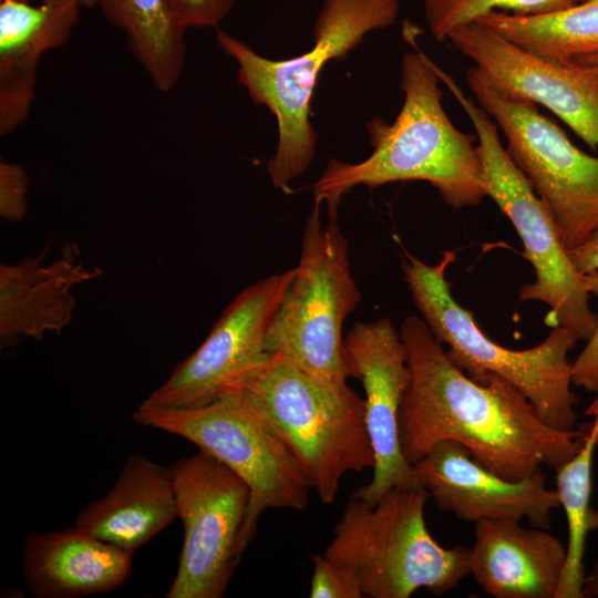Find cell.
Here are the masks:
<instances>
[{"mask_svg":"<svg viewBox=\"0 0 598 598\" xmlns=\"http://www.w3.org/2000/svg\"><path fill=\"white\" fill-rule=\"evenodd\" d=\"M0 0V135L28 118L41 56L62 47L80 20L79 0Z\"/></svg>","mask_w":598,"mask_h":598,"instance_id":"2e32d148","label":"cell"},{"mask_svg":"<svg viewBox=\"0 0 598 598\" xmlns=\"http://www.w3.org/2000/svg\"><path fill=\"white\" fill-rule=\"evenodd\" d=\"M580 1H584V0H575L576 3H577V2H580Z\"/></svg>","mask_w":598,"mask_h":598,"instance_id":"836d02e7","label":"cell"},{"mask_svg":"<svg viewBox=\"0 0 598 598\" xmlns=\"http://www.w3.org/2000/svg\"><path fill=\"white\" fill-rule=\"evenodd\" d=\"M413 468L439 508L468 523L482 519H526L550 529V514L560 507L558 493L540 471L522 481L503 478L478 463L463 444H434Z\"/></svg>","mask_w":598,"mask_h":598,"instance_id":"9a60e30c","label":"cell"},{"mask_svg":"<svg viewBox=\"0 0 598 598\" xmlns=\"http://www.w3.org/2000/svg\"><path fill=\"white\" fill-rule=\"evenodd\" d=\"M476 22L543 55L575 60L598 53V0L540 14L492 11Z\"/></svg>","mask_w":598,"mask_h":598,"instance_id":"7402d4cb","label":"cell"},{"mask_svg":"<svg viewBox=\"0 0 598 598\" xmlns=\"http://www.w3.org/2000/svg\"><path fill=\"white\" fill-rule=\"evenodd\" d=\"M135 422L184 437L236 473L249 487L250 502L239 538L243 556L268 508L305 511L311 485L296 458L254 414L226 398L195 409L140 405Z\"/></svg>","mask_w":598,"mask_h":598,"instance_id":"30bf717a","label":"cell"},{"mask_svg":"<svg viewBox=\"0 0 598 598\" xmlns=\"http://www.w3.org/2000/svg\"><path fill=\"white\" fill-rule=\"evenodd\" d=\"M315 204L302 234L296 275L268 328L264 352L279 354L334 384L358 379L342 328L361 292L351 274L349 243L337 213L322 221Z\"/></svg>","mask_w":598,"mask_h":598,"instance_id":"52a82bcc","label":"cell"},{"mask_svg":"<svg viewBox=\"0 0 598 598\" xmlns=\"http://www.w3.org/2000/svg\"><path fill=\"white\" fill-rule=\"evenodd\" d=\"M29 177L16 163H0V216L10 223H20L28 212Z\"/></svg>","mask_w":598,"mask_h":598,"instance_id":"484cf974","label":"cell"},{"mask_svg":"<svg viewBox=\"0 0 598 598\" xmlns=\"http://www.w3.org/2000/svg\"><path fill=\"white\" fill-rule=\"evenodd\" d=\"M455 259L456 250H446L435 265L408 252L402 260L412 300L433 336L448 347L451 361L476 382H483L487 373L503 377L522 392L545 424L563 432L575 431L578 399L571 391L568 353L579 338L558 326L539 344L525 350L491 340L475 323L473 313L452 295L446 270Z\"/></svg>","mask_w":598,"mask_h":598,"instance_id":"5b68a950","label":"cell"},{"mask_svg":"<svg viewBox=\"0 0 598 598\" xmlns=\"http://www.w3.org/2000/svg\"><path fill=\"white\" fill-rule=\"evenodd\" d=\"M585 414L592 417L598 415V391H597L596 399L588 405V408L585 411Z\"/></svg>","mask_w":598,"mask_h":598,"instance_id":"1f68e13d","label":"cell"},{"mask_svg":"<svg viewBox=\"0 0 598 598\" xmlns=\"http://www.w3.org/2000/svg\"><path fill=\"white\" fill-rule=\"evenodd\" d=\"M581 65H585L598 74V53L575 59Z\"/></svg>","mask_w":598,"mask_h":598,"instance_id":"4dcf8cb0","label":"cell"},{"mask_svg":"<svg viewBox=\"0 0 598 598\" xmlns=\"http://www.w3.org/2000/svg\"><path fill=\"white\" fill-rule=\"evenodd\" d=\"M313 565L311 598H363L364 595L354 575L330 561L324 556L312 554Z\"/></svg>","mask_w":598,"mask_h":598,"instance_id":"d4e9b609","label":"cell"},{"mask_svg":"<svg viewBox=\"0 0 598 598\" xmlns=\"http://www.w3.org/2000/svg\"><path fill=\"white\" fill-rule=\"evenodd\" d=\"M177 517L169 467L135 453L109 493L79 512L74 526L133 555Z\"/></svg>","mask_w":598,"mask_h":598,"instance_id":"ffe728a7","label":"cell"},{"mask_svg":"<svg viewBox=\"0 0 598 598\" xmlns=\"http://www.w3.org/2000/svg\"><path fill=\"white\" fill-rule=\"evenodd\" d=\"M399 0H323L313 25V45L285 60H271L216 29L219 48L238 65L237 78L255 104L276 117L278 144L267 162L271 184L287 190L316 155L310 104L319 74L330 60L344 59L371 31L394 24Z\"/></svg>","mask_w":598,"mask_h":598,"instance_id":"277c9868","label":"cell"},{"mask_svg":"<svg viewBox=\"0 0 598 598\" xmlns=\"http://www.w3.org/2000/svg\"><path fill=\"white\" fill-rule=\"evenodd\" d=\"M236 2L237 0H169L176 18L186 29L217 28Z\"/></svg>","mask_w":598,"mask_h":598,"instance_id":"4316f807","label":"cell"},{"mask_svg":"<svg viewBox=\"0 0 598 598\" xmlns=\"http://www.w3.org/2000/svg\"><path fill=\"white\" fill-rule=\"evenodd\" d=\"M581 448L556 472V491L564 508L568 542L566 563L556 598H584V558L587 536L598 529V511L590 505L591 466L598 439V415L580 424Z\"/></svg>","mask_w":598,"mask_h":598,"instance_id":"603a6c76","label":"cell"},{"mask_svg":"<svg viewBox=\"0 0 598 598\" xmlns=\"http://www.w3.org/2000/svg\"><path fill=\"white\" fill-rule=\"evenodd\" d=\"M184 542L166 598H220L241 558L250 491L229 467L198 450L169 466Z\"/></svg>","mask_w":598,"mask_h":598,"instance_id":"8fae6325","label":"cell"},{"mask_svg":"<svg viewBox=\"0 0 598 598\" xmlns=\"http://www.w3.org/2000/svg\"><path fill=\"white\" fill-rule=\"evenodd\" d=\"M566 547L548 529L514 519L475 523L470 575L495 598H556Z\"/></svg>","mask_w":598,"mask_h":598,"instance_id":"e0dca14e","label":"cell"},{"mask_svg":"<svg viewBox=\"0 0 598 598\" xmlns=\"http://www.w3.org/2000/svg\"><path fill=\"white\" fill-rule=\"evenodd\" d=\"M295 275L296 267L270 275L239 292L204 342L141 405L195 409L218 400L233 378L265 354L268 328Z\"/></svg>","mask_w":598,"mask_h":598,"instance_id":"7c38bea8","label":"cell"},{"mask_svg":"<svg viewBox=\"0 0 598 598\" xmlns=\"http://www.w3.org/2000/svg\"><path fill=\"white\" fill-rule=\"evenodd\" d=\"M584 275L588 292L598 298V270ZM573 384L588 392L598 391V323L573 362Z\"/></svg>","mask_w":598,"mask_h":598,"instance_id":"83f0119b","label":"cell"},{"mask_svg":"<svg viewBox=\"0 0 598 598\" xmlns=\"http://www.w3.org/2000/svg\"><path fill=\"white\" fill-rule=\"evenodd\" d=\"M597 448H598V439H597ZM584 598H594L598 597V561L592 567V570L586 575L584 589Z\"/></svg>","mask_w":598,"mask_h":598,"instance_id":"f546056e","label":"cell"},{"mask_svg":"<svg viewBox=\"0 0 598 598\" xmlns=\"http://www.w3.org/2000/svg\"><path fill=\"white\" fill-rule=\"evenodd\" d=\"M423 485L395 486L374 504L352 496L323 556L351 571L370 598H409L425 588L443 595L470 575V549L445 548L424 519Z\"/></svg>","mask_w":598,"mask_h":598,"instance_id":"8992f818","label":"cell"},{"mask_svg":"<svg viewBox=\"0 0 598 598\" xmlns=\"http://www.w3.org/2000/svg\"><path fill=\"white\" fill-rule=\"evenodd\" d=\"M437 74L474 127L486 196L511 220L523 243V256L534 267L536 280L520 288V300L544 302L550 308L548 326L567 328L587 341L598 315L590 309L585 275L573 264L550 209L511 158L489 114L450 74L442 69Z\"/></svg>","mask_w":598,"mask_h":598,"instance_id":"ba28073f","label":"cell"},{"mask_svg":"<svg viewBox=\"0 0 598 598\" xmlns=\"http://www.w3.org/2000/svg\"><path fill=\"white\" fill-rule=\"evenodd\" d=\"M44 251L17 264L0 265V339L7 347L24 337L40 340L47 332H61L73 319L76 306L72 289L101 276L87 268L76 246L44 261Z\"/></svg>","mask_w":598,"mask_h":598,"instance_id":"ac0fdd59","label":"cell"},{"mask_svg":"<svg viewBox=\"0 0 598 598\" xmlns=\"http://www.w3.org/2000/svg\"><path fill=\"white\" fill-rule=\"evenodd\" d=\"M132 569V555L79 529L31 532L24 539L22 570L38 598H78L118 588Z\"/></svg>","mask_w":598,"mask_h":598,"instance_id":"d6986e66","label":"cell"},{"mask_svg":"<svg viewBox=\"0 0 598 598\" xmlns=\"http://www.w3.org/2000/svg\"><path fill=\"white\" fill-rule=\"evenodd\" d=\"M415 48L402 56L401 110L392 123L367 124L372 153L359 163L331 159L313 185L315 204L337 213L342 196L359 185L430 183L448 206H476L487 197L475 144L476 135L458 130L443 104L436 64Z\"/></svg>","mask_w":598,"mask_h":598,"instance_id":"7a4b0ae2","label":"cell"},{"mask_svg":"<svg viewBox=\"0 0 598 598\" xmlns=\"http://www.w3.org/2000/svg\"><path fill=\"white\" fill-rule=\"evenodd\" d=\"M466 82L503 132L506 151L550 209L567 249L598 229V156L569 140L537 106L513 95L473 65Z\"/></svg>","mask_w":598,"mask_h":598,"instance_id":"9c48e42d","label":"cell"},{"mask_svg":"<svg viewBox=\"0 0 598 598\" xmlns=\"http://www.w3.org/2000/svg\"><path fill=\"white\" fill-rule=\"evenodd\" d=\"M219 398L237 403L289 450L323 505L348 472L373 468L365 401L348 384L324 381L279 354L265 353L233 378Z\"/></svg>","mask_w":598,"mask_h":598,"instance_id":"3957f363","label":"cell"},{"mask_svg":"<svg viewBox=\"0 0 598 598\" xmlns=\"http://www.w3.org/2000/svg\"><path fill=\"white\" fill-rule=\"evenodd\" d=\"M83 8H92L97 6V0H79Z\"/></svg>","mask_w":598,"mask_h":598,"instance_id":"d6a6232c","label":"cell"},{"mask_svg":"<svg viewBox=\"0 0 598 598\" xmlns=\"http://www.w3.org/2000/svg\"><path fill=\"white\" fill-rule=\"evenodd\" d=\"M96 7L125 34L128 50L153 85L164 93L172 91L183 74L187 29L169 0H97Z\"/></svg>","mask_w":598,"mask_h":598,"instance_id":"44dd1931","label":"cell"},{"mask_svg":"<svg viewBox=\"0 0 598 598\" xmlns=\"http://www.w3.org/2000/svg\"><path fill=\"white\" fill-rule=\"evenodd\" d=\"M568 254L573 264L581 274L598 270V229L584 243L568 249Z\"/></svg>","mask_w":598,"mask_h":598,"instance_id":"f1b7e54d","label":"cell"},{"mask_svg":"<svg viewBox=\"0 0 598 598\" xmlns=\"http://www.w3.org/2000/svg\"><path fill=\"white\" fill-rule=\"evenodd\" d=\"M344 346L365 392V423L375 457L371 482L352 496L374 505L392 487L422 485L399 437L400 408L411 379L406 348L389 318L354 323Z\"/></svg>","mask_w":598,"mask_h":598,"instance_id":"5bb4252c","label":"cell"},{"mask_svg":"<svg viewBox=\"0 0 598 598\" xmlns=\"http://www.w3.org/2000/svg\"><path fill=\"white\" fill-rule=\"evenodd\" d=\"M575 3V0H423V11L431 34L442 42L455 29L476 22L492 11L540 14Z\"/></svg>","mask_w":598,"mask_h":598,"instance_id":"cb8c5ba5","label":"cell"},{"mask_svg":"<svg viewBox=\"0 0 598 598\" xmlns=\"http://www.w3.org/2000/svg\"><path fill=\"white\" fill-rule=\"evenodd\" d=\"M508 93L543 105L590 148H598V74L575 60L529 51L473 22L446 39Z\"/></svg>","mask_w":598,"mask_h":598,"instance_id":"4fadbf2b","label":"cell"},{"mask_svg":"<svg viewBox=\"0 0 598 598\" xmlns=\"http://www.w3.org/2000/svg\"><path fill=\"white\" fill-rule=\"evenodd\" d=\"M411 379L399 413L402 454L411 465L440 441L466 446L483 466L522 481L548 466L555 471L582 446L577 427L551 429L509 381L487 373L471 379L448 358L425 321L405 318L400 328Z\"/></svg>","mask_w":598,"mask_h":598,"instance_id":"6da1fadb","label":"cell"}]
</instances>
